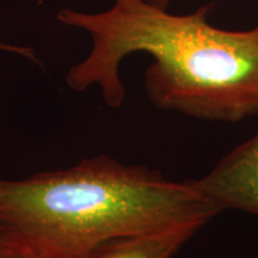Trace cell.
<instances>
[{"mask_svg": "<svg viewBox=\"0 0 258 258\" xmlns=\"http://www.w3.org/2000/svg\"><path fill=\"white\" fill-rule=\"evenodd\" d=\"M0 258H50L42 254L37 251H34L29 247L21 246L15 244H5V247L0 252Z\"/></svg>", "mask_w": 258, "mask_h": 258, "instance_id": "cell-5", "label": "cell"}, {"mask_svg": "<svg viewBox=\"0 0 258 258\" xmlns=\"http://www.w3.org/2000/svg\"><path fill=\"white\" fill-rule=\"evenodd\" d=\"M220 211L194 179L171 180L145 165L88 158L70 169L0 178V233L50 258H79L103 241L190 224Z\"/></svg>", "mask_w": 258, "mask_h": 258, "instance_id": "cell-2", "label": "cell"}, {"mask_svg": "<svg viewBox=\"0 0 258 258\" xmlns=\"http://www.w3.org/2000/svg\"><path fill=\"white\" fill-rule=\"evenodd\" d=\"M5 240H4V238H3V235H2V233H0V252H2L3 251V249H4L5 247Z\"/></svg>", "mask_w": 258, "mask_h": 258, "instance_id": "cell-8", "label": "cell"}, {"mask_svg": "<svg viewBox=\"0 0 258 258\" xmlns=\"http://www.w3.org/2000/svg\"><path fill=\"white\" fill-rule=\"evenodd\" d=\"M203 226L190 222L112 238L79 258H173Z\"/></svg>", "mask_w": 258, "mask_h": 258, "instance_id": "cell-4", "label": "cell"}, {"mask_svg": "<svg viewBox=\"0 0 258 258\" xmlns=\"http://www.w3.org/2000/svg\"><path fill=\"white\" fill-rule=\"evenodd\" d=\"M214 4L172 15L145 0H114L97 14L63 9L59 22L86 31L92 47L66 82L74 91L97 85L110 108L125 89L120 64L133 53L153 62L145 88L156 108L202 121L237 123L258 115V25L230 30L209 23Z\"/></svg>", "mask_w": 258, "mask_h": 258, "instance_id": "cell-1", "label": "cell"}, {"mask_svg": "<svg viewBox=\"0 0 258 258\" xmlns=\"http://www.w3.org/2000/svg\"><path fill=\"white\" fill-rule=\"evenodd\" d=\"M194 182L220 213L234 209L258 215V133L232 148Z\"/></svg>", "mask_w": 258, "mask_h": 258, "instance_id": "cell-3", "label": "cell"}, {"mask_svg": "<svg viewBox=\"0 0 258 258\" xmlns=\"http://www.w3.org/2000/svg\"><path fill=\"white\" fill-rule=\"evenodd\" d=\"M145 2L150 3V4L157 6V8L167 9V6L170 5V3L172 2V0H145ZM256 2H258V0H256Z\"/></svg>", "mask_w": 258, "mask_h": 258, "instance_id": "cell-7", "label": "cell"}, {"mask_svg": "<svg viewBox=\"0 0 258 258\" xmlns=\"http://www.w3.org/2000/svg\"><path fill=\"white\" fill-rule=\"evenodd\" d=\"M0 50L18 54V55L27 57V59L34 61V62H38L36 54H35V51L32 48L23 47V46H16V44H10V43H5V42H0Z\"/></svg>", "mask_w": 258, "mask_h": 258, "instance_id": "cell-6", "label": "cell"}]
</instances>
